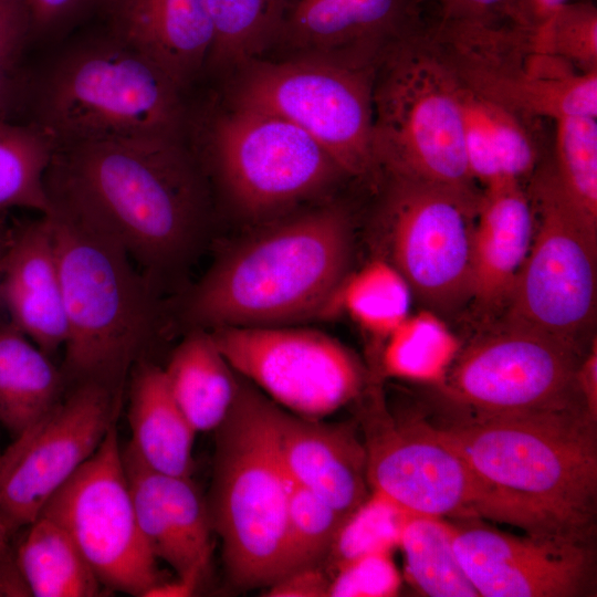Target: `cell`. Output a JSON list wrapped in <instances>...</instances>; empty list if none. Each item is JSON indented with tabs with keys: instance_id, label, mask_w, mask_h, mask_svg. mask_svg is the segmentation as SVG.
Here are the masks:
<instances>
[{
	"instance_id": "ab89813d",
	"label": "cell",
	"mask_w": 597,
	"mask_h": 597,
	"mask_svg": "<svg viewBox=\"0 0 597 597\" xmlns=\"http://www.w3.org/2000/svg\"><path fill=\"white\" fill-rule=\"evenodd\" d=\"M425 0H420L422 2ZM438 23H493L515 21L519 0H433Z\"/></svg>"
},
{
	"instance_id": "5bb4252c",
	"label": "cell",
	"mask_w": 597,
	"mask_h": 597,
	"mask_svg": "<svg viewBox=\"0 0 597 597\" xmlns=\"http://www.w3.org/2000/svg\"><path fill=\"white\" fill-rule=\"evenodd\" d=\"M379 221L388 260L427 311L450 317L468 307L471 248L481 195L383 174Z\"/></svg>"
},
{
	"instance_id": "44dd1931",
	"label": "cell",
	"mask_w": 597,
	"mask_h": 597,
	"mask_svg": "<svg viewBox=\"0 0 597 597\" xmlns=\"http://www.w3.org/2000/svg\"><path fill=\"white\" fill-rule=\"evenodd\" d=\"M106 32L160 67L182 91L213 42L207 0H95Z\"/></svg>"
},
{
	"instance_id": "2e32d148",
	"label": "cell",
	"mask_w": 597,
	"mask_h": 597,
	"mask_svg": "<svg viewBox=\"0 0 597 597\" xmlns=\"http://www.w3.org/2000/svg\"><path fill=\"white\" fill-rule=\"evenodd\" d=\"M209 332L237 374L296 416L322 420L365 387L366 374L357 356L323 332L287 325Z\"/></svg>"
},
{
	"instance_id": "52a82bcc",
	"label": "cell",
	"mask_w": 597,
	"mask_h": 597,
	"mask_svg": "<svg viewBox=\"0 0 597 597\" xmlns=\"http://www.w3.org/2000/svg\"><path fill=\"white\" fill-rule=\"evenodd\" d=\"M374 150L383 174L479 196L465 160L459 82L422 24L395 39L377 63Z\"/></svg>"
},
{
	"instance_id": "e575fe53",
	"label": "cell",
	"mask_w": 597,
	"mask_h": 597,
	"mask_svg": "<svg viewBox=\"0 0 597 597\" xmlns=\"http://www.w3.org/2000/svg\"><path fill=\"white\" fill-rule=\"evenodd\" d=\"M555 123L551 172L567 199L597 223V121L569 117Z\"/></svg>"
},
{
	"instance_id": "836d02e7",
	"label": "cell",
	"mask_w": 597,
	"mask_h": 597,
	"mask_svg": "<svg viewBox=\"0 0 597 597\" xmlns=\"http://www.w3.org/2000/svg\"><path fill=\"white\" fill-rule=\"evenodd\" d=\"M384 342L386 375L433 386L442 381L461 347L442 317L427 310L409 314Z\"/></svg>"
},
{
	"instance_id": "30bf717a",
	"label": "cell",
	"mask_w": 597,
	"mask_h": 597,
	"mask_svg": "<svg viewBox=\"0 0 597 597\" xmlns=\"http://www.w3.org/2000/svg\"><path fill=\"white\" fill-rule=\"evenodd\" d=\"M528 181L532 243L500 322L587 347L595 336L597 223L561 191L548 164Z\"/></svg>"
},
{
	"instance_id": "bcb514c9",
	"label": "cell",
	"mask_w": 597,
	"mask_h": 597,
	"mask_svg": "<svg viewBox=\"0 0 597 597\" xmlns=\"http://www.w3.org/2000/svg\"><path fill=\"white\" fill-rule=\"evenodd\" d=\"M570 0H519L516 22L536 28Z\"/></svg>"
},
{
	"instance_id": "7dc6e473",
	"label": "cell",
	"mask_w": 597,
	"mask_h": 597,
	"mask_svg": "<svg viewBox=\"0 0 597 597\" xmlns=\"http://www.w3.org/2000/svg\"><path fill=\"white\" fill-rule=\"evenodd\" d=\"M198 585L196 580L177 577L171 583L161 582L154 586L145 597H187L195 593Z\"/></svg>"
},
{
	"instance_id": "f35d334b",
	"label": "cell",
	"mask_w": 597,
	"mask_h": 597,
	"mask_svg": "<svg viewBox=\"0 0 597 597\" xmlns=\"http://www.w3.org/2000/svg\"><path fill=\"white\" fill-rule=\"evenodd\" d=\"M401 586V577L391 553H371L336 568L328 597H391Z\"/></svg>"
},
{
	"instance_id": "4316f807",
	"label": "cell",
	"mask_w": 597,
	"mask_h": 597,
	"mask_svg": "<svg viewBox=\"0 0 597 597\" xmlns=\"http://www.w3.org/2000/svg\"><path fill=\"white\" fill-rule=\"evenodd\" d=\"M163 369L174 399L193 429L216 430L234 402L239 381L210 332L192 328Z\"/></svg>"
},
{
	"instance_id": "603a6c76",
	"label": "cell",
	"mask_w": 597,
	"mask_h": 597,
	"mask_svg": "<svg viewBox=\"0 0 597 597\" xmlns=\"http://www.w3.org/2000/svg\"><path fill=\"white\" fill-rule=\"evenodd\" d=\"M277 437L287 475L345 520L369 495L366 448L353 423H327L279 408Z\"/></svg>"
},
{
	"instance_id": "ac0fdd59",
	"label": "cell",
	"mask_w": 597,
	"mask_h": 597,
	"mask_svg": "<svg viewBox=\"0 0 597 597\" xmlns=\"http://www.w3.org/2000/svg\"><path fill=\"white\" fill-rule=\"evenodd\" d=\"M455 521V553L480 597H579L595 591L591 541L517 536L479 519Z\"/></svg>"
},
{
	"instance_id": "c3c4849f",
	"label": "cell",
	"mask_w": 597,
	"mask_h": 597,
	"mask_svg": "<svg viewBox=\"0 0 597 597\" xmlns=\"http://www.w3.org/2000/svg\"><path fill=\"white\" fill-rule=\"evenodd\" d=\"M11 69L0 66V113H6L7 105L14 92V81Z\"/></svg>"
},
{
	"instance_id": "f1b7e54d",
	"label": "cell",
	"mask_w": 597,
	"mask_h": 597,
	"mask_svg": "<svg viewBox=\"0 0 597 597\" xmlns=\"http://www.w3.org/2000/svg\"><path fill=\"white\" fill-rule=\"evenodd\" d=\"M22 531L14 553L31 596L101 595L103 585L62 526L40 515Z\"/></svg>"
},
{
	"instance_id": "e0dca14e",
	"label": "cell",
	"mask_w": 597,
	"mask_h": 597,
	"mask_svg": "<svg viewBox=\"0 0 597 597\" xmlns=\"http://www.w3.org/2000/svg\"><path fill=\"white\" fill-rule=\"evenodd\" d=\"M117 399L101 384H77L0 454V523L10 537L94 454L114 423Z\"/></svg>"
},
{
	"instance_id": "83f0119b",
	"label": "cell",
	"mask_w": 597,
	"mask_h": 597,
	"mask_svg": "<svg viewBox=\"0 0 597 597\" xmlns=\"http://www.w3.org/2000/svg\"><path fill=\"white\" fill-rule=\"evenodd\" d=\"M64 375L12 323L0 324V423L13 437L62 398Z\"/></svg>"
},
{
	"instance_id": "7a4b0ae2",
	"label": "cell",
	"mask_w": 597,
	"mask_h": 597,
	"mask_svg": "<svg viewBox=\"0 0 597 597\" xmlns=\"http://www.w3.org/2000/svg\"><path fill=\"white\" fill-rule=\"evenodd\" d=\"M349 211L329 203L268 223L223 254L188 295L192 328L287 325L332 313L350 273Z\"/></svg>"
},
{
	"instance_id": "3957f363",
	"label": "cell",
	"mask_w": 597,
	"mask_h": 597,
	"mask_svg": "<svg viewBox=\"0 0 597 597\" xmlns=\"http://www.w3.org/2000/svg\"><path fill=\"white\" fill-rule=\"evenodd\" d=\"M433 437L489 483L591 541L597 504L596 419L585 407L513 415L444 411Z\"/></svg>"
},
{
	"instance_id": "ee69618b",
	"label": "cell",
	"mask_w": 597,
	"mask_h": 597,
	"mask_svg": "<svg viewBox=\"0 0 597 597\" xmlns=\"http://www.w3.org/2000/svg\"><path fill=\"white\" fill-rule=\"evenodd\" d=\"M31 596L19 570L12 537L0 523V597Z\"/></svg>"
},
{
	"instance_id": "4dcf8cb0",
	"label": "cell",
	"mask_w": 597,
	"mask_h": 597,
	"mask_svg": "<svg viewBox=\"0 0 597 597\" xmlns=\"http://www.w3.org/2000/svg\"><path fill=\"white\" fill-rule=\"evenodd\" d=\"M213 42L206 67L231 71L272 48L287 0H207Z\"/></svg>"
},
{
	"instance_id": "d590c367",
	"label": "cell",
	"mask_w": 597,
	"mask_h": 597,
	"mask_svg": "<svg viewBox=\"0 0 597 597\" xmlns=\"http://www.w3.org/2000/svg\"><path fill=\"white\" fill-rule=\"evenodd\" d=\"M410 516L390 499L371 490L335 535L328 551L335 568L363 555L398 548Z\"/></svg>"
},
{
	"instance_id": "9a60e30c",
	"label": "cell",
	"mask_w": 597,
	"mask_h": 597,
	"mask_svg": "<svg viewBox=\"0 0 597 597\" xmlns=\"http://www.w3.org/2000/svg\"><path fill=\"white\" fill-rule=\"evenodd\" d=\"M40 515L65 530L103 587L145 597L161 583L138 526L115 422Z\"/></svg>"
},
{
	"instance_id": "5b68a950",
	"label": "cell",
	"mask_w": 597,
	"mask_h": 597,
	"mask_svg": "<svg viewBox=\"0 0 597 597\" xmlns=\"http://www.w3.org/2000/svg\"><path fill=\"white\" fill-rule=\"evenodd\" d=\"M33 123L55 146L185 136L182 90L106 31L61 52L38 81Z\"/></svg>"
},
{
	"instance_id": "484cf974",
	"label": "cell",
	"mask_w": 597,
	"mask_h": 597,
	"mask_svg": "<svg viewBox=\"0 0 597 597\" xmlns=\"http://www.w3.org/2000/svg\"><path fill=\"white\" fill-rule=\"evenodd\" d=\"M128 421V444L146 465L190 478L197 431L174 399L163 368L140 364L133 373Z\"/></svg>"
},
{
	"instance_id": "f907efd6",
	"label": "cell",
	"mask_w": 597,
	"mask_h": 597,
	"mask_svg": "<svg viewBox=\"0 0 597 597\" xmlns=\"http://www.w3.org/2000/svg\"><path fill=\"white\" fill-rule=\"evenodd\" d=\"M1 310H4V312H6L4 303H3V297H2L1 269H0V311H1Z\"/></svg>"
},
{
	"instance_id": "8d00e7d4",
	"label": "cell",
	"mask_w": 597,
	"mask_h": 597,
	"mask_svg": "<svg viewBox=\"0 0 597 597\" xmlns=\"http://www.w3.org/2000/svg\"><path fill=\"white\" fill-rule=\"evenodd\" d=\"M289 480L287 530L293 572L316 565L328 553L345 519L314 492Z\"/></svg>"
},
{
	"instance_id": "b9f144b4",
	"label": "cell",
	"mask_w": 597,
	"mask_h": 597,
	"mask_svg": "<svg viewBox=\"0 0 597 597\" xmlns=\"http://www.w3.org/2000/svg\"><path fill=\"white\" fill-rule=\"evenodd\" d=\"M31 36H50L73 22L95 0H25Z\"/></svg>"
},
{
	"instance_id": "d6986e66",
	"label": "cell",
	"mask_w": 597,
	"mask_h": 597,
	"mask_svg": "<svg viewBox=\"0 0 597 597\" xmlns=\"http://www.w3.org/2000/svg\"><path fill=\"white\" fill-rule=\"evenodd\" d=\"M419 0H287L273 46L377 64L388 45L420 25ZM272 46V48H273Z\"/></svg>"
},
{
	"instance_id": "d4e9b609",
	"label": "cell",
	"mask_w": 597,
	"mask_h": 597,
	"mask_svg": "<svg viewBox=\"0 0 597 597\" xmlns=\"http://www.w3.org/2000/svg\"><path fill=\"white\" fill-rule=\"evenodd\" d=\"M459 86L465 160L475 185L483 190L528 180L540 165L530 119Z\"/></svg>"
},
{
	"instance_id": "6da1fadb",
	"label": "cell",
	"mask_w": 597,
	"mask_h": 597,
	"mask_svg": "<svg viewBox=\"0 0 597 597\" xmlns=\"http://www.w3.org/2000/svg\"><path fill=\"white\" fill-rule=\"evenodd\" d=\"M45 189L51 211L121 249L157 292L206 235L208 188L185 136L55 146Z\"/></svg>"
},
{
	"instance_id": "d6a6232c",
	"label": "cell",
	"mask_w": 597,
	"mask_h": 597,
	"mask_svg": "<svg viewBox=\"0 0 597 597\" xmlns=\"http://www.w3.org/2000/svg\"><path fill=\"white\" fill-rule=\"evenodd\" d=\"M411 298L398 270L388 260L377 259L347 275L332 313L345 312L363 331L385 341L409 316Z\"/></svg>"
},
{
	"instance_id": "ba28073f",
	"label": "cell",
	"mask_w": 597,
	"mask_h": 597,
	"mask_svg": "<svg viewBox=\"0 0 597 597\" xmlns=\"http://www.w3.org/2000/svg\"><path fill=\"white\" fill-rule=\"evenodd\" d=\"M367 481L411 515L488 519L531 535L574 536L524 500L485 481L454 449L429 433L418 415L379 409L364 422Z\"/></svg>"
},
{
	"instance_id": "7bdbcfd3",
	"label": "cell",
	"mask_w": 597,
	"mask_h": 597,
	"mask_svg": "<svg viewBox=\"0 0 597 597\" xmlns=\"http://www.w3.org/2000/svg\"><path fill=\"white\" fill-rule=\"evenodd\" d=\"M331 580L320 568L302 567L266 587L269 597H328Z\"/></svg>"
},
{
	"instance_id": "8992f818",
	"label": "cell",
	"mask_w": 597,
	"mask_h": 597,
	"mask_svg": "<svg viewBox=\"0 0 597 597\" xmlns=\"http://www.w3.org/2000/svg\"><path fill=\"white\" fill-rule=\"evenodd\" d=\"M50 218L67 336L64 371L118 396L124 376L154 336L158 292L116 245L53 211Z\"/></svg>"
},
{
	"instance_id": "f6af8a7d",
	"label": "cell",
	"mask_w": 597,
	"mask_h": 597,
	"mask_svg": "<svg viewBox=\"0 0 597 597\" xmlns=\"http://www.w3.org/2000/svg\"><path fill=\"white\" fill-rule=\"evenodd\" d=\"M578 388L591 417L597 419V342L596 336L588 345L577 374Z\"/></svg>"
},
{
	"instance_id": "60d3db41",
	"label": "cell",
	"mask_w": 597,
	"mask_h": 597,
	"mask_svg": "<svg viewBox=\"0 0 597 597\" xmlns=\"http://www.w3.org/2000/svg\"><path fill=\"white\" fill-rule=\"evenodd\" d=\"M31 38L25 0H0V66H15Z\"/></svg>"
},
{
	"instance_id": "8fae6325",
	"label": "cell",
	"mask_w": 597,
	"mask_h": 597,
	"mask_svg": "<svg viewBox=\"0 0 597 597\" xmlns=\"http://www.w3.org/2000/svg\"><path fill=\"white\" fill-rule=\"evenodd\" d=\"M433 46L461 85L526 119L597 118V72L537 48L514 21L437 23Z\"/></svg>"
},
{
	"instance_id": "f546056e",
	"label": "cell",
	"mask_w": 597,
	"mask_h": 597,
	"mask_svg": "<svg viewBox=\"0 0 597 597\" xmlns=\"http://www.w3.org/2000/svg\"><path fill=\"white\" fill-rule=\"evenodd\" d=\"M398 548L404 554L408 579L422 594L431 597L479 596L457 556L451 521L411 515L404 526Z\"/></svg>"
},
{
	"instance_id": "7402d4cb",
	"label": "cell",
	"mask_w": 597,
	"mask_h": 597,
	"mask_svg": "<svg viewBox=\"0 0 597 597\" xmlns=\"http://www.w3.org/2000/svg\"><path fill=\"white\" fill-rule=\"evenodd\" d=\"M0 269L9 322L48 355L64 346L66 315L48 214L9 231Z\"/></svg>"
},
{
	"instance_id": "681fc988",
	"label": "cell",
	"mask_w": 597,
	"mask_h": 597,
	"mask_svg": "<svg viewBox=\"0 0 597 597\" xmlns=\"http://www.w3.org/2000/svg\"><path fill=\"white\" fill-rule=\"evenodd\" d=\"M9 231L0 226V263L6 250Z\"/></svg>"
},
{
	"instance_id": "277c9868",
	"label": "cell",
	"mask_w": 597,
	"mask_h": 597,
	"mask_svg": "<svg viewBox=\"0 0 597 597\" xmlns=\"http://www.w3.org/2000/svg\"><path fill=\"white\" fill-rule=\"evenodd\" d=\"M279 406L239 381L234 402L216 431L210 501L230 583L269 587L292 572L289 476L277 437Z\"/></svg>"
},
{
	"instance_id": "9c48e42d",
	"label": "cell",
	"mask_w": 597,
	"mask_h": 597,
	"mask_svg": "<svg viewBox=\"0 0 597 597\" xmlns=\"http://www.w3.org/2000/svg\"><path fill=\"white\" fill-rule=\"evenodd\" d=\"M377 64L293 55L240 67L231 106L282 117L312 136L345 175L379 184L374 150L373 87Z\"/></svg>"
},
{
	"instance_id": "74e56055",
	"label": "cell",
	"mask_w": 597,
	"mask_h": 597,
	"mask_svg": "<svg viewBox=\"0 0 597 597\" xmlns=\"http://www.w3.org/2000/svg\"><path fill=\"white\" fill-rule=\"evenodd\" d=\"M542 51L583 73L597 72V8L591 1H568L533 28Z\"/></svg>"
},
{
	"instance_id": "1f68e13d",
	"label": "cell",
	"mask_w": 597,
	"mask_h": 597,
	"mask_svg": "<svg viewBox=\"0 0 597 597\" xmlns=\"http://www.w3.org/2000/svg\"><path fill=\"white\" fill-rule=\"evenodd\" d=\"M54 144L33 123L17 124L0 113V212L11 208L46 214L45 174Z\"/></svg>"
},
{
	"instance_id": "4fadbf2b",
	"label": "cell",
	"mask_w": 597,
	"mask_h": 597,
	"mask_svg": "<svg viewBox=\"0 0 597 597\" xmlns=\"http://www.w3.org/2000/svg\"><path fill=\"white\" fill-rule=\"evenodd\" d=\"M587 347L500 322L460 347L434 386L439 404L444 411L472 415L586 408L577 374Z\"/></svg>"
},
{
	"instance_id": "ffe728a7",
	"label": "cell",
	"mask_w": 597,
	"mask_h": 597,
	"mask_svg": "<svg viewBox=\"0 0 597 597\" xmlns=\"http://www.w3.org/2000/svg\"><path fill=\"white\" fill-rule=\"evenodd\" d=\"M124 470L143 537L156 559L178 578L200 582L211 558L208 505L190 478L160 473L126 444Z\"/></svg>"
},
{
	"instance_id": "7c38bea8",
	"label": "cell",
	"mask_w": 597,
	"mask_h": 597,
	"mask_svg": "<svg viewBox=\"0 0 597 597\" xmlns=\"http://www.w3.org/2000/svg\"><path fill=\"white\" fill-rule=\"evenodd\" d=\"M205 128L217 179L248 219L270 221L347 177L312 136L276 115L231 106Z\"/></svg>"
},
{
	"instance_id": "cb8c5ba5",
	"label": "cell",
	"mask_w": 597,
	"mask_h": 597,
	"mask_svg": "<svg viewBox=\"0 0 597 597\" xmlns=\"http://www.w3.org/2000/svg\"><path fill=\"white\" fill-rule=\"evenodd\" d=\"M533 232V206L522 184L482 190L472 234L468 305L475 314L501 316L527 258Z\"/></svg>"
}]
</instances>
